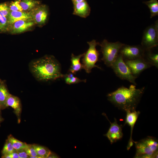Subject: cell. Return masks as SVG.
Returning a JSON list of instances; mask_svg holds the SVG:
<instances>
[{
	"mask_svg": "<svg viewBox=\"0 0 158 158\" xmlns=\"http://www.w3.org/2000/svg\"><path fill=\"white\" fill-rule=\"evenodd\" d=\"M63 38L69 46L79 51L88 49L94 40L97 30L96 18L90 10L70 15L60 23Z\"/></svg>",
	"mask_w": 158,
	"mask_h": 158,
	"instance_id": "cell-2",
	"label": "cell"
},
{
	"mask_svg": "<svg viewBox=\"0 0 158 158\" xmlns=\"http://www.w3.org/2000/svg\"><path fill=\"white\" fill-rule=\"evenodd\" d=\"M78 1L73 0H39L40 10L46 23L62 21L80 8Z\"/></svg>",
	"mask_w": 158,
	"mask_h": 158,
	"instance_id": "cell-5",
	"label": "cell"
},
{
	"mask_svg": "<svg viewBox=\"0 0 158 158\" xmlns=\"http://www.w3.org/2000/svg\"><path fill=\"white\" fill-rule=\"evenodd\" d=\"M18 14L20 23H46L45 18L40 10L39 0H34L23 4Z\"/></svg>",
	"mask_w": 158,
	"mask_h": 158,
	"instance_id": "cell-9",
	"label": "cell"
},
{
	"mask_svg": "<svg viewBox=\"0 0 158 158\" xmlns=\"http://www.w3.org/2000/svg\"><path fill=\"white\" fill-rule=\"evenodd\" d=\"M144 1L147 4L148 8L158 6V0H144Z\"/></svg>",
	"mask_w": 158,
	"mask_h": 158,
	"instance_id": "cell-12",
	"label": "cell"
},
{
	"mask_svg": "<svg viewBox=\"0 0 158 158\" xmlns=\"http://www.w3.org/2000/svg\"><path fill=\"white\" fill-rule=\"evenodd\" d=\"M69 46L63 38L35 42L22 49L23 65L26 68H33L49 63L68 51Z\"/></svg>",
	"mask_w": 158,
	"mask_h": 158,
	"instance_id": "cell-3",
	"label": "cell"
},
{
	"mask_svg": "<svg viewBox=\"0 0 158 158\" xmlns=\"http://www.w3.org/2000/svg\"><path fill=\"white\" fill-rule=\"evenodd\" d=\"M125 156L128 158H158L154 154L148 152L147 148L142 145L127 149Z\"/></svg>",
	"mask_w": 158,
	"mask_h": 158,
	"instance_id": "cell-10",
	"label": "cell"
},
{
	"mask_svg": "<svg viewBox=\"0 0 158 158\" xmlns=\"http://www.w3.org/2000/svg\"><path fill=\"white\" fill-rule=\"evenodd\" d=\"M19 23L18 12L14 6L0 7V32L15 34Z\"/></svg>",
	"mask_w": 158,
	"mask_h": 158,
	"instance_id": "cell-8",
	"label": "cell"
},
{
	"mask_svg": "<svg viewBox=\"0 0 158 158\" xmlns=\"http://www.w3.org/2000/svg\"><path fill=\"white\" fill-rule=\"evenodd\" d=\"M142 123L143 128L138 142L143 147L151 148L158 142V110L151 111L143 107Z\"/></svg>",
	"mask_w": 158,
	"mask_h": 158,
	"instance_id": "cell-6",
	"label": "cell"
},
{
	"mask_svg": "<svg viewBox=\"0 0 158 158\" xmlns=\"http://www.w3.org/2000/svg\"><path fill=\"white\" fill-rule=\"evenodd\" d=\"M15 35L18 51L40 40L63 38L60 23L21 22Z\"/></svg>",
	"mask_w": 158,
	"mask_h": 158,
	"instance_id": "cell-4",
	"label": "cell"
},
{
	"mask_svg": "<svg viewBox=\"0 0 158 158\" xmlns=\"http://www.w3.org/2000/svg\"><path fill=\"white\" fill-rule=\"evenodd\" d=\"M18 55L15 34L0 32V64L14 62Z\"/></svg>",
	"mask_w": 158,
	"mask_h": 158,
	"instance_id": "cell-7",
	"label": "cell"
},
{
	"mask_svg": "<svg viewBox=\"0 0 158 158\" xmlns=\"http://www.w3.org/2000/svg\"><path fill=\"white\" fill-rule=\"evenodd\" d=\"M58 139L72 158L125 156L121 130L106 112L91 111L59 125Z\"/></svg>",
	"mask_w": 158,
	"mask_h": 158,
	"instance_id": "cell-1",
	"label": "cell"
},
{
	"mask_svg": "<svg viewBox=\"0 0 158 158\" xmlns=\"http://www.w3.org/2000/svg\"></svg>",
	"mask_w": 158,
	"mask_h": 158,
	"instance_id": "cell-13",
	"label": "cell"
},
{
	"mask_svg": "<svg viewBox=\"0 0 158 158\" xmlns=\"http://www.w3.org/2000/svg\"><path fill=\"white\" fill-rule=\"evenodd\" d=\"M148 8V22L146 28L158 32V6Z\"/></svg>",
	"mask_w": 158,
	"mask_h": 158,
	"instance_id": "cell-11",
	"label": "cell"
}]
</instances>
